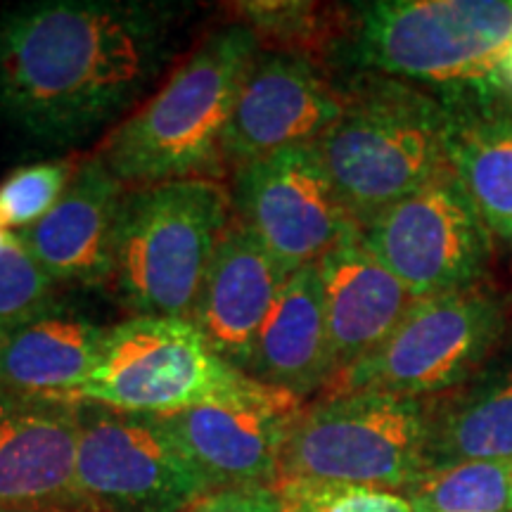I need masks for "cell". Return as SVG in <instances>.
<instances>
[{
  "label": "cell",
  "mask_w": 512,
  "mask_h": 512,
  "mask_svg": "<svg viewBox=\"0 0 512 512\" xmlns=\"http://www.w3.org/2000/svg\"><path fill=\"white\" fill-rule=\"evenodd\" d=\"M448 110V166L494 238L512 245V98L441 100Z\"/></svg>",
  "instance_id": "obj_20"
},
{
  "label": "cell",
  "mask_w": 512,
  "mask_h": 512,
  "mask_svg": "<svg viewBox=\"0 0 512 512\" xmlns=\"http://www.w3.org/2000/svg\"><path fill=\"white\" fill-rule=\"evenodd\" d=\"M505 304L489 287L415 299L380 347L337 375L325 394L380 392L434 399L470 380L501 347Z\"/></svg>",
  "instance_id": "obj_7"
},
{
  "label": "cell",
  "mask_w": 512,
  "mask_h": 512,
  "mask_svg": "<svg viewBox=\"0 0 512 512\" xmlns=\"http://www.w3.org/2000/svg\"><path fill=\"white\" fill-rule=\"evenodd\" d=\"M124 183L98 155L76 164L60 202L15 233L57 287H95L112 280L114 226Z\"/></svg>",
  "instance_id": "obj_14"
},
{
  "label": "cell",
  "mask_w": 512,
  "mask_h": 512,
  "mask_svg": "<svg viewBox=\"0 0 512 512\" xmlns=\"http://www.w3.org/2000/svg\"><path fill=\"white\" fill-rule=\"evenodd\" d=\"M287 273L242 223L230 221L204 273L190 323L223 361L247 375Z\"/></svg>",
  "instance_id": "obj_15"
},
{
  "label": "cell",
  "mask_w": 512,
  "mask_h": 512,
  "mask_svg": "<svg viewBox=\"0 0 512 512\" xmlns=\"http://www.w3.org/2000/svg\"><path fill=\"white\" fill-rule=\"evenodd\" d=\"M358 238L415 299L477 287L494 247L451 166L358 226Z\"/></svg>",
  "instance_id": "obj_10"
},
{
  "label": "cell",
  "mask_w": 512,
  "mask_h": 512,
  "mask_svg": "<svg viewBox=\"0 0 512 512\" xmlns=\"http://www.w3.org/2000/svg\"><path fill=\"white\" fill-rule=\"evenodd\" d=\"M233 216L290 275L316 264L358 226L344 209L316 145H294L233 174Z\"/></svg>",
  "instance_id": "obj_11"
},
{
  "label": "cell",
  "mask_w": 512,
  "mask_h": 512,
  "mask_svg": "<svg viewBox=\"0 0 512 512\" xmlns=\"http://www.w3.org/2000/svg\"><path fill=\"white\" fill-rule=\"evenodd\" d=\"M259 50L247 24L209 34L155 95L107 133L95 155L124 188L219 178L226 169L223 133Z\"/></svg>",
  "instance_id": "obj_2"
},
{
  "label": "cell",
  "mask_w": 512,
  "mask_h": 512,
  "mask_svg": "<svg viewBox=\"0 0 512 512\" xmlns=\"http://www.w3.org/2000/svg\"><path fill=\"white\" fill-rule=\"evenodd\" d=\"M183 512H285L278 486L211 489Z\"/></svg>",
  "instance_id": "obj_27"
},
{
  "label": "cell",
  "mask_w": 512,
  "mask_h": 512,
  "mask_svg": "<svg viewBox=\"0 0 512 512\" xmlns=\"http://www.w3.org/2000/svg\"><path fill=\"white\" fill-rule=\"evenodd\" d=\"M107 328L62 302L0 339V396L72 403L93 373Z\"/></svg>",
  "instance_id": "obj_18"
},
{
  "label": "cell",
  "mask_w": 512,
  "mask_h": 512,
  "mask_svg": "<svg viewBox=\"0 0 512 512\" xmlns=\"http://www.w3.org/2000/svg\"><path fill=\"white\" fill-rule=\"evenodd\" d=\"M342 107L344 93L309 55L259 50L223 133V166L235 171L283 147L313 145Z\"/></svg>",
  "instance_id": "obj_13"
},
{
  "label": "cell",
  "mask_w": 512,
  "mask_h": 512,
  "mask_svg": "<svg viewBox=\"0 0 512 512\" xmlns=\"http://www.w3.org/2000/svg\"><path fill=\"white\" fill-rule=\"evenodd\" d=\"M247 375L302 401L330 387L335 366L316 264L287 275L256 339Z\"/></svg>",
  "instance_id": "obj_19"
},
{
  "label": "cell",
  "mask_w": 512,
  "mask_h": 512,
  "mask_svg": "<svg viewBox=\"0 0 512 512\" xmlns=\"http://www.w3.org/2000/svg\"><path fill=\"white\" fill-rule=\"evenodd\" d=\"M425 399L344 392L299 411L280 458V482L366 486L403 494L430 470Z\"/></svg>",
  "instance_id": "obj_6"
},
{
  "label": "cell",
  "mask_w": 512,
  "mask_h": 512,
  "mask_svg": "<svg viewBox=\"0 0 512 512\" xmlns=\"http://www.w3.org/2000/svg\"><path fill=\"white\" fill-rule=\"evenodd\" d=\"M76 403L0 396V510L83 512L74 491Z\"/></svg>",
  "instance_id": "obj_16"
},
{
  "label": "cell",
  "mask_w": 512,
  "mask_h": 512,
  "mask_svg": "<svg viewBox=\"0 0 512 512\" xmlns=\"http://www.w3.org/2000/svg\"><path fill=\"white\" fill-rule=\"evenodd\" d=\"M512 0H377L358 5L351 53L368 74L437 88L439 100L501 93Z\"/></svg>",
  "instance_id": "obj_5"
},
{
  "label": "cell",
  "mask_w": 512,
  "mask_h": 512,
  "mask_svg": "<svg viewBox=\"0 0 512 512\" xmlns=\"http://www.w3.org/2000/svg\"><path fill=\"white\" fill-rule=\"evenodd\" d=\"M425 403L430 470L467 460L512 463V347L491 356L460 387Z\"/></svg>",
  "instance_id": "obj_21"
},
{
  "label": "cell",
  "mask_w": 512,
  "mask_h": 512,
  "mask_svg": "<svg viewBox=\"0 0 512 512\" xmlns=\"http://www.w3.org/2000/svg\"><path fill=\"white\" fill-rule=\"evenodd\" d=\"M401 496L413 512H512V463L432 467Z\"/></svg>",
  "instance_id": "obj_22"
},
{
  "label": "cell",
  "mask_w": 512,
  "mask_h": 512,
  "mask_svg": "<svg viewBox=\"0 0 512 512\" xmlns=\"http://www.w3.org/2000/svg\"><path fill=\"white\" fill-rule=\"evenodd\" d=\"M74 491L83 512H183L209 484L159 415L76 403Z\"/></svg>",
  "instance_id": "obj_9"
},
{
  "label": "cell",
  "mask_w": 512,
  "mask_h": 512,
  "mask_svg": "<svg viewBox=\"0 0 512 512\" xmlns=\"http://www.w3.org/2000/svg\"><path fill=\"white\" fill-rule=\"evenodd\" d=\"M256 384L223 361L190 318L131 316L107 328L93 373L72 403L171 415Z\"/></svg>",
  "instance_id": "obj_8"
},
{
  "label": "cell",
  "mask_w": 512,
  "mask_h": 512,
  "mask_svg": "<svg viewBox=\"0 0 512 512\" xmlns=\"http://www.w3.org/2000/svg\"><path fill=\"white\" fill-rule=\"evenodd\" d=\"M74 169L67 162H41L12 171L0 183V228L19 233L41 221L60 202Z\"/></svg>",
  "instance_id": "obj_24"
},
{
  "label": "cell",
  "mask_w": 512,
  "mask_h": 512,
  "mask_svg": "<svg viewBox=\"0 0 512 512\" xmlns=\"http://www.w3.org/2000/svg\"><path fill=\"white\" fill-rule=\"evenodd\" d=\"M304 403L259 382L245 394L159 418L209 489L278 486L285 441Z\"/></svg>",
  "instance_id": "obj_12"
},
{
  "label": "cell",
  "mask_w": 512,
  "mask_h": 512,
  "mask_svg": "<svg viewBox=\"0 0 512 512\" xmlns=\"http://www.w3.org/2000/svg\"><path fill=\"white\" fill-rule=\"evenodd\" d=\"M316 266L337 377L392 335L415 297L363 247L358 228L320 256Z\"/></svg>",
  "instance_id": "obj_17"
},
{
  "label": "cell",
  "mask_w": 512,
  "mask_h": 512,
  "mask_svg": "<svg viewBox=\"0 0 512 512\" xmlns=\"http://www.w3.org/2000/svg\"><path fill=\"white\" fill-rule=\"evenodd\" d=\"M240 17L256 36L271 38L275 46H306V43L318 41L323 34V19L316 5L311 3H240Z\"/></svg>",
  "instance_id": "obj_26"
},
{
  "label": "cell",
  "mask_w": 512,
  "mask_h": 512,
  "mask_svg": "<svg viewBox=\"0 0 512 512\" xmlns=\"http://www.w3.org/2000/svg\"><path fill=\"white\" fill-rule=\"evenodd\" d=\"M496 86L503 95L512 98V38L510 43L505 46L501 60H498V69H496Z\"/></svg>",
  "instance_id": "obj_28"
},
{
  "label": "cell",
  "mask_w": 512,
  "mask_h": 512,
  "mask_svg": "<svg viewBox=\"0 0 512 512\" xmlns=\"http://www.w3.org/2000/svg\"><path fill=\"white\" fill-rule=\"evenodd\" d=\"M183 8L36 0L0 15V124L67 150L117 128L176 55Z\"/></svg>",
  "instance_id": "obj_1"
},
{
  "label": "cell",
  "mask_w": 512,
  "mask_h": 512,
  "mask_svg": "<svg viewBox=\"0 0 512 512\" xmlns=\"http://www.w3.org/2000/svg\"><path fill=\"white\" fill-rule=\"evenodd\" d=\"M57 287L17 235L0 249V339L57 304Z\"/></svg>",
  "instance_id": "obj_23"
},
{
  "label": "cell",
  "mask_w": 512,
  "mask_h": 512,
  "mask_svg": "<svg viewBox=\"0 0 512 512\" xmlns=\"http://www.w3.org/2000/svg\"><path fill=\"white\" fill-rule=\"evenodd\" d=\"M285 512H413L401 494L366 486L280 482Z\"/></svg>",
  "instance_id": "obj_25"
},
{
  "label": "cell",
  "mask_w": 512,
  "mask_h": 512,
  "mask_svg": "<svg viewBox=\"0 0 512 512\" xmlns=\"http://www.w3.org/2000/svg\"><path fill=\"white\" fill-rule=\"evenodd\" d=\"M316 150L356 226L413 195L448 166V110L413 83L363 74Z\"/></svg>",
  "instance_id": "obj_3"
},
{
  "label": "cell",
  "mask_w": 512,
  "mask_h": 512,
  "mask_svg": "<svg viewBox=\"0 0 512 512\" xmlns=\"http://www.w3.org/2000/svg\"><path fill=\"white\" fill-rule=\"evenodd\" d=\"M0 512H72V510H34V508H27V510H0Z\"/></svg>",
  "instance_id": "obj_30"
},
{
  "label": "cell",
  "mask_w": 512,
  "mask_h": 512,
  "mask_svg": "<svg viewBox=\"0 0 512 512\" xmlns=\"http://www.w3.org/2000/svg\"><path fill=\"white\" fill-rule=\"evenodd\" d=\"M12 235H15V233H10V230L0 228V249H3L5 245H8V242L12 240Z\"/></svg>",
  "instance_id": "obj_29"
},
{
  "label": "cell",
  "mask_w": 512,
  "mask_h": 512,
  "mask_svg": "<svg viewBox=\"0 0 512 512\" xmlns=\"http://www.w3.org/2000/svg\"><path fill=\"white\" fill-rule=\"evenodd\" d=\"M230 221V190L211 178L126 188L110 280L121 304L133 316L190 318Z\"/></svg>",
  "instance_id": "obj_4"
}]
</instances>
